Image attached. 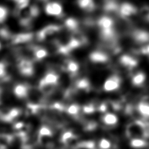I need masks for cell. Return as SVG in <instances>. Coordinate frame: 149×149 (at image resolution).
<instances>
[{
  "instance_id": "18",
  "label": "cell",
  "mask_w": 149,
  "mask_h": 149,
  "mask_svg": "<svg viewBox=\"0 0 149 149\" xmlns=\"http://www.w3.org/2000/svg\"><path fill=\"white\" fill-rule=\"evenodd\" d=\"M13 140V137L9 134H0V148L6 149Z\"/></svg>"
},
{
  "instance_id": "12",
  "label": "cell",
  "mask_w": 149,
  "mask_h": 149,
  "mask_svg": "<svg viewBox=\"0 0 149 149\" xmlns=\"http://www.w3.org/2000/svg\"><path fill=\"white\" fill-rule=\"evenodd\" d=\"M132 37L139 43H145L149 42V32L144 30H135L132 33Z\"/></svg>"
},
{
  "instance_id": "20",
  "label": "cell",
  "mask_w": 149,
  "mask_h": 149,
  "mask_svg": "<svg viewBox=\"0 0 149 149\" xmlns=\"http://www.w3.org/2000/svg\"><path fill=\"white\" fill-rule=\"evenodd\" d=\"M148 145V143L143 138H135L131 139L130 146L134 148H144Z\"/></svg>"
},
{
  "instance_id": "3",
  "label": "cell",
  "mask_w": 149,
  "mask_h": 149,
  "mask_svg": "<svg viewBox=\"0 0 149 149\" xmlns=\"http://www.w3.org/2000/svg\"><path fill=\"white\" fill-rule=\"evenodd\" d=\"M53 140V134L50 129L47 127L43 126L40 128L38 133V142L41 145L49 146Z\"/></svg>"
},
{
  "instance_id": "9",
  "label": "cell",
  "mask_w": 149,
  "mask_h": 149,
  "mask_svg": "<svg viewBox=\"0 0 149 149\" xmlns=\"http://www.w3.org/2000/svg\"><path fill=\"white\" fill-rule=\"evenodd\" d=\"M89 59L95 63H105L109 61V56L102 51H95L90 53Z\"/></svg>"
},
{
  "instance_id": "31",
  "label": "cell",
  "mask_w": 149,
  "mask_h": 149,
  "mask_svg": "<svg viewBox=\"0 0 149 149\" xmlns=\"http://www.w3.org/2000/svg\"><path fill=\"white\" fill-rule=\"evenodd\" d=\"M99 146L101 149H110L111 148V143L107 139L103 138L99 141Z\"/></svg>"
},
{
  "instance_id": "1",
  "label": "cell",
  "mask_w": 149,
  "mask_h": 149,
  "mask_svg": "<svg viewBox=\"0 0 149 149\" xmlns=\"http://www.w3.org/2000/svg\"><path fill=\"white\" fill-rule=\"evenodd\" d=\"M101 38L106 42L114 44L116 34L114 28V21L109 16H102L97 21Z\"/></svg>"
},
{
  "instance_id": "26",
  "label": "cell",
  "mask_w": 149,
  "mask_h": 149,
  "mask_svg": "<svg viewBox=\"0 0 149 149\" xmlns=\"http://www.w3.org/2000/svg\"><path fill=\"white\" fill-rule=\"evenodd\" d=\"M66 69L69 72L74 74L79 70L78 64L74 61H69L66 64Z\"/></svg>"
},
{
  "instance_id": "29",
  "label": "cell",
  "mask_w": 149,
  "mask_h": 149,
  "mask_svg": "<svg viewBox=\"0 0 149 149\" xmlns=\"http://www.w3.org/2000/svg\"><path fill=\"white\" fill-rule=\"evenodd\" d=\"M79 107L77 104H71L67 108V112L72 116H77L79 114Z\"/></svg>"
},
{
  "instance_id": "22",
  "label": "cell",
  "mask_w": 149,
  "mask_h": 149,
  "mask_svg": "<svg viewBox=\"0 0 149 149\" xmlns=\"http://www.w3.org/2000/svg\"><path fill=\"white\" fill-rule=\"evenodd\" d=\"M65 26L70 31H76L78 28V22L72 17H69L65 21Z\"/></svg>"
},
{
  "instance_id": "32",
  "label": "cell",
  "mask_w": 149,
  "mask_h": 149,
  "mask_svg": "<svg viewBox=\"0 0 149 149\" xmlns=\"http://www.w3.org/2000/svg\"><path fill=\"white\" fill-rule=\"evenodd\" d=\"M83 110L86 114H92L95 111V107L92 103L87 104L83 107Z\"/></svg>"
},
{
  "instance_id": "21",
  "label": "cell",
  "mask_w": 149,
  "mask_h": 149,
  "mask_svg": "<svg viewBox=\"0 0 149 149\" xmlns=\"http://www.w3.org/2000/svg\"><path fill=\"white\" fill-rule=\"evenodd\" d=\"M146 79V75L143 72H138L132 78V84L135 86H141Z\"/></svg>"
},
{
  "instance_id": "15",
  "label": "cell",
  "mask_w": 149,
  "mask_h": 149,
  "mask_svg": "<svg viewBox=\"0 0 149 149\" xmlns=\"http://www.w3.org/2000/svg\"><path fill=\"white\" fill-rule=\"evenodd\" d=\"M29 93V90L27 86L22 84H19L15 86L14 89V93L15 96L19 98H25Z\"/></svg>"
},
{
  "instance_id": "8",
  "label": "cell",
  "mask_w": 149,
  "mask_h": 149,
  "mask_svg": "<svg viewBox=\"0 0 149 149\" xmlns=\"http://www.w3.org/2000/svg\"><path fill=\"white\" fill-rule=\"evenodd\" d=\"M19 69L20 73L23 75L30 76L34 72V67L31 61L28 59H23L19 64Z\"/></svg>"
},
{
  "instance_id": "2",
  "label": "cell",
  "mask_w": 149,
  "mask_h": 149,
  "mask_svg": "<svg viewBox=\"0 0 149 149\" xmlns=\"http://www.w3.org/2000/svg\"><path fill=\"white\" fill-rule=\"evenodd\" d=\"M128 138H149V124L141 120H135L128 124L125 130Z\"/></svg>"
},
{
  "instance_id": "7",
  "label": "cell",
  "mask_w": 149,
  "mask_h": 149,
  "mask_svg": "<svg viewBox=\"0 0 149 149\" xmlns=\"http://www.w3.org/2000/svg\"><path fill=\"white\" fill-rule=\"evenodd\" d=\"M61 140L64 145L74 149H76L79 143L78 137L70 132H66L63 133Z\"/></svg>"
},
{
  "instance_id": "36",
  "label": "cell",
  "mask_w": 149,
  "mask_h": 149,
  "mask_svg": "<svg viewBox=\"0 0 149 149\" xmlns=\"http://www.w3.org/2000/svg\"><path fill=\"white\" fill-rule=\"evenodd\" d=\"M13 1H15V3H16V4H17V3H18V2H19V1H20V0H13Z\"/></svg>"
},
{
  "instance_id": "28",
  "label": "cell",
  "mask_w": 149,
  "mask_h": 149,
  "mask_svg": "<svg viewBox=\"0 0 149 149\" xmlns=\"http://www.w3.org/2000/svg\"><path fill=\"white\" fill-rule=\"evenodd\" d=\"M95 143L93 141H84L78 144L76 149H95Z\"/></svg>"
},
{
  "instance_id": "4",
  "label": "cell",
  "mask_w": 149,
  "mask_h": 149,
  "mask_svg": "<svg viewBox=\"0 0 149 149\" xmlns=\"http://www.w3.org/2000/svg\"><path fill=\"white\" fill-rule=\"evenodd\" d=\"M45 13L52 17H61L63 13V7L57 1L49 2L45 6Z\"/></svg>"
},
{
  "instance_id": "30",
  "label": "cell",
  "mask_w": 149,
  "mask_h": 149,
  "mask_svg": "<svg viewBox=\"0 0 149 149\" xmlns=\"http://www.w3.org/2000/svg\"><path fill=\"white\" fill-rule=\"evenodd\" d=\"M8 9L6 7L0 6V23L3 22L8 16Z\"/></svg>"
},
{
  "instance_id": "19",
  "label": "cell",
  "mask_w": 149,
  "mask_h": 149,
  "mask_svg": "<svg viewBox=\"0 0 149 149\" xmlns=\"http://www.w3.org/2000/svg\"><path fill=\"white\" fill-rule=\"evenodd\" d=\"M137 110L143 117H149V102H141L137 105Z\"/></svg>"
},
{
  "instance_id": "37",
  "label": "cell",
  "mask_w": 149,
  "mask_h": 149,
  "mask_svg": "<svg viewBox=\"0 0 149 149\" xmlns=\"http://www.w3.org/2000/svg\"><path fill=\"white\" fill-rule=\"evenodd\" d=\"M1 43L0 42V49H1Z\"/></svg>"
},
{
  "instance_id": "11",
  "label": "cell",
  "mask_w": 149,
  "mask_h": 149,
  "mask_svg": "<svg viewBox=\"0 0 149 149\" xmlns=\"http://www.w3.org/2000/svg\"><path fill=\"white\" fill-rule=\"evenodd\" d=\"M120 62L122 66L127 68H133L138 65V61L130 55H123L120 58Z\"/></svg>"
},
{
  "instance_id": "35",
  "label": "cell",
  "mask_w": 149,
  "mask_h": 149,
  "mask_svg": "<svg viewBox=\"0 0 149 149\" xmlns=\"http://www.w3.org/2000/svg\"><path fill=\"white\" fill-rule=\"evenodd\" d=\"M141 53L149 56V44L145 45V47L141 49Z\"/></svg>"
},
{
  "instance_id": "24",
  "label": "cell",
  "mask_w": 149,
  "mask_h": 149,
  "mask_svg": "<svg viewBox=\"0 0 149 149\" xmlns=\"http://www.w3.org/2000/svg\"><path fill=\"white\" fill-rule=\"evenodd\" d=\"M42 80L47 84L56 85L58 80V76L54 72H49L46 74Z\"/></svg>"
},
{
  "instance_id": "13",
  "label": "cell",
  "mask_w": 149,
  "mask_h": 149,
  "mask_svg": "<svg viewBox=\"0 0 149 149\" xmlns=\"http://www.w3.org/2000/svg\"><path fill=\"white\" fill-rule=\"evenodd\" d=\"M77 4L79 8L86 12H92L95 8L94 0H77Z\"/></svg>"
},
{
  "instance_id": "23",
  "label": "cell",
  "mask_w": 149,
  "mask_h": 149,
  "mask_svg": "<svg viewBox=\"0 0 149 149\" xmlns=\"http://www.w3.org/2000/svg\"><path fill=\"white\" fill-rule=\"evenodd\" d=\"M32 35L30 33H26V34H20L15 36L13 38V42L15 43H20L27 42L32 39Z\"/></svg>"
},
{
  "instance_id": "27",
  "label": "cell",
  "mask_w": 149,
  "mask_h": 149,
  "mask_svg": "<svg viewBox=\"0 0 149 149\" xmlns=\"http://www.w3.org/2000/svg\"><path fill=\"white\" fill-rule=\"evenodd\" d=\"M76 87L78 89L87 91L89 90V87H90V84H89V81L87 79H82L77 82Z\"/></svg>"
},
{
  "instance_id": "6",
  "label": "cell",
  "mask_w": 149,
  "mask_h": 149,
  "mask_svg": "<svg viewBox=\"0 0 149 149\" xmlns=\"http://www.w3.org/2000/svg\"><path fill=\"white\" fill-rule=\"evenodd\" d=\"M121 84V79L117 76H112L104 81L103 85L104 90L107 92H111L119 88Z\"/></svg>"
},
{
  "instance_id": "16",
  "label": "cell",
  "mask_w": 149,
  "mask_h": 149,
  "mask_svg": "<svg viewBox=\"0 0 149 149\" xmlns=\"http://www.w3.org/2000/svg\"><path fill=\"white\" fill-rule=\"evenodd\" d=\"M102 120L105 124L109 125H116L118 122V118L117 116L110 112L105 114L102 116Z\"/></svg>"
},
{
  "instance_id": "25",
  "label": "cell",
  "mask_w": 149,
  "mask_h": 149,
  "mask_svg": "<svg viewBox=\"0 0 149 149\" xmlns=\"http://www.w3.org/2000/svg\"><path fill=\"white\" fill-rule=\"evenodd\" d=\"M35 58L38 60H42L47 55V51L44 48L36 47L34 51Z\"/></svg>"
},
{
  "instance_id": "14",
  "label": "cell",
  "mask_w": 149,
  "mask_h": 149,
  "mask_svg": "<svg viewBox=\"0 0 149 149\" xmlns=\"http://www.w3.org/2000/svg\"><path fill=\"white\" fill-rule=\"evenodd\" d=\"M120 6L116 0H104L103 9L108 13L118 12Z\"/></svg>"
},
{
  "instance_id": "34",
  "label": "cell",
  "mask_w": 149,
  "mask_h": 149,
  "mask_svg": "<svg viewBox=\"0 0 149 149\" xmlns=\"http://www.w3.org/2000/svg\"><path fill=\"white\" fill-rule=\"evenodd\" d=\"M6 75V68L3 63H0V78L3 77Z\"/></svg>"
},
{
  "instance_id": "10",
  "label": "cell",
  "mask_w": 149,
  "mask_h": 149,
  "mask_svg": "<svg viewBox=\"0 0 149 149\" xmlns=\"http://www.w3.org/2000/svg\"><path fill=\"white\" fill-rule=\"evenodd\" d=\"M60 30V27L57 25L51 24L45 27L41 31L38 33V36L40 40H44L46 37L49 36L53 35L57 32Z\"/></svg>"
},
{
  "instance_id": "33",
  "label": "cell",
  "mask_w": 149,
  "mask_h": 149,
  "mask_svg": "<svg viewBox=\"0 0 149 149\" xmlns=\"http://www.w3.org/2000/svg\"><path fill=\"white\" fill-rule=\"evenodd\" d=\"M108 108H109V106H108V104L106 103V102H102V103H101L99 105L98 110L100 112L104 113L107 111Z\"/></svg>"
},
{
  "instance_id": "17",
  "label": "cell",
  "mask_w": 149,
  "mask_h": 149,
  "mask_svg": "<svg viewBox=\"0 0 149 149\" xmlns=\"http://www.w3.org/2000/svg\"><path fill=\"white\" fill-rule=\"evenodd\" d=\"M55 86L56 85L47 84L42 80H41L40 84V89L41 92H42L43 94L48 95L51 94L54 91Z\"/></svg>"
},
{
  "instance_id": "5",
  "label": "cell",
  "mask_w": 149,
  "mask_h": 149,
  "mask_svg": "<svg viewBox=\"0 0 149 149\" xmlns=\"http://www.w3.org/2000/svg\"><path fill=\"white\" fill-rule=\"evenodd\" d=\"M118 13L122 18L127 19L137 14V7L133 4L125 2L120 5Z\"/></svg>"
}]
</instances>
